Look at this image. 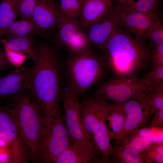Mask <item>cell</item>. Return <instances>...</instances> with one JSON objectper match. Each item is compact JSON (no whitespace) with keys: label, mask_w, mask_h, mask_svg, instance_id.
Segmentation results:
<instances>
[{"label":"cell","mask_w":163,"mask_h":163,"mask_svg":"<svg viewBox=\"0 0 163 163\" xmlns=\"http://www.w3.org/2000/svg\"><path fill=\"white\" fill-rule=\"evenodd\" d=\"M65 65V83L78 99L101 82L107 68L103 54L92 49L68 53Z\"/></svg>","instance_id":"obj_3"},{"label":"cell","mask_w":163,"mask_h":163,"mask_svg":"<svg viewBox=\"0 0 163 163\" xmlns=\"http://www.w3.org/2000/svg\"><path fill=\"white\" fill-rule=\"evenodd\" d=\"M78 0L79 1L83 3L85 0Z\"/></svg>","instance_id":"obj_37"},{"label":"cell","mask_w":163,"mask_h":163,"mask_svg":"<svg viewBox=\"0 0 163 163\" xmlns=\"http://www.w3.org/2000/svg\"><path fill=\"white\" fill-rule=\"evenodd\" d=\"M11 63L0 46V69H7L11 66Z\"/></svg>","instance_id":"obj_34"},{"label":"cell","mask_w":163,"mask_h":163,"mask_svg":"<svg viewBox=\"0 0 163 163\" xmlns=\"http://www.w3.org/2000/svg\"><path fill=\"white\" fill-rule=\"evenodd\" d=\"M152 48L118 26L100 49L113 77H136L152 62Z\"/></svg>","instance_id":"obj_2"},{"label":"cell","mask_w":163,"mask_h":163,"mask_svg":"<svg viewBox=\"0 0 163 163\" xmlns=\"http://www.w3.org/2000/svg\"><path fill=\"white\" fill-rule=\"evenodd\" d=\"M148 39L152 48L163 44V24L160 21L156 23L151 29Z\"/></svg>","instance_id":"obj_30"},{"label":"cell","mask_w":163,"mask_h":163,"mask_svg":"<svg viewBox=\"0 0 163 163\" xmlns=\"http://www.w3.org/2000/svg\"><path fill=\"white\" fill-rule=\"evenodd\" d=\"M111 0V1H119V0Z\"/></svg>","instance_id":"obj_38"},{"label":"cell","mask_w":163,"mask_h":163,"mask_svg":"<svg viewBox=\"0 0 163 163\" xmlns=\"http://www.w3.org/2000/svg\"><path fill=\"white\" fill-rule=\"evenodd\" d=\"M140 78L146 88L163 84V66H154L152 70Z\"/></svg>","instance_id":"obj_28"},{"label":"cell","mask_w":163,"mask_h":163,"mask_svg":"<svg viewBox=\"0 0 163 163\" xmlns=\"http://www.w3.org/2000/svg\"><path fill=\"white\" fill-rule=\"evenodd\" d=\"M136 99L143 109L149 123L153 113L163 109V84L146 88Z\"/></svg>","instance_id":"obj_19"},{"label":"cell","mask_w":163,"mask_h":163,"mask_svg":"<svg viewBox=\"0 0 163 163\" xmlns=\"http://www.w3.org/2000/svg\"><path fill=\"white\" fill-rule=\"evenodd\" d=\"M30 73V69L21 66L0 76V104H6L28 88Z\"/></svg>","instance_id":"obj_13"},{"label":"cell","mask_w":163,"mask_h":163,"mask_svg":"<svg viewBox=\"0 0 163 163\" xmlns=\"http://www.w3.org/2000/svg\"><path fill=\"white\" fill-rule=\"evenodd\" d=\"M12 117L24 143L30 161L38 163L37 147L44 122L41 110L28 88L10 100Z\"/></svg>","instance_id":"obj_4"},{"label":"cell","mask_w":163,"mask_h":163,"mask_svg":"<svg viewBox=\"0 0 163 163\" xmlns=\"http://www.w3.org/2000/svg\"><path fill=\"white\" fill-rule=\"evenodd\" d=\"M112 163H144L142 155L129 148L116 144L112 146L110 154Z\"/></svg>","instance_id":"obj_22"},{"label":"cell","mask_w":163,"mask_h":163,"mask_svg":"<svg viewBox=\"0 0 163 163\" xmlns=\"http://www.w3.org/2000/svg\"><path fill=\"white\" fill-rule=\"evenodd\" d=\"M155 113L152 119L149 121V127H163V109L158 110Z\"/></svg>","instance_id":"obj_33"},{"label":"cell","mask_w":163,"mask_h":163,"mask_svg":"<svg viewBox=\"0 0 163 163\" xmlns=\"http://www.w3.org/2000/svg\"><path fill=\"white\" fill-rule=\"evenodd\" d=\"M71 143L63 117L48 123L44 122L38 141V163H54Z\"/></svg>","instance_id":"obj_5"},{"label":"cell","mask_w":163,"mask_h":163,"mask_svg":"<svg viewBox=\"0 0 163 163\" xmlns=\"http://www.w3.org/2000/svg\"><path fill=\"white\" fill-rule=\"evenodd\" d=\"M123 109L126 118L123 129L115 139L118 144L126 135L137 130L141 127L148 126L145 115L139 103L136 99H132L123 103Z\"/></svg>","instance_id":"obj_15"},{"label":"cell","mask_w":163,"mask_h":163,"mask_svg":"<svg viewBox=\"0 0 163 163\" xmlns=\"http://www.w3.org/2000/svg\"><path fill=\"white\" fill-rule=\"evenodd\" d=\"M136 130L133 131L124 136L117 145L130 148L141 155L149 147L152 142L148 139L139 136Z\"/></svg>","instance_id":"obj_25"},{"label":"cell","mask_w":163,"mask_h":163,"mask_svg":"<svg viewBox=\"0 0 163 163\" xmlns=\"http://www.w3.org/2000/svg\"><path fill=\"white\" fill-rule=\"evenodd\" d=\"M160 2V0H126L120 4L123 11L126 13L152 12L157 14Z\"/></svg>","instance_id":"obj_24"},{"label":"cell","mask_w":163,"mask_h":163,"mask_svg":"<svg viewBox=\"0 0 163 163\" xmlns=\"http://www.w3.org/2000/svg\"><path fill=\"white\" fill-rule=\"evenodd\" d=\"M126 0H119L118 1L119 2V3L122 4L126 2Z\"/></svg>","instance_id":"obj_35"},{"label":"cell","mask_w":163,"mask_h":163,"mask_svg":"<svg viewBox=\"0 0 163 163\" xmlns=\"http://www.w3.org/2000/svg\"><path fill=\"white\" fill-rule=\"evenodd\" d=\"M20 16L16 0H2L0 4V43L9 26Z\"/></svg>","instance_id":"obj_20"},{"label":"cell","mask_w":163,"mask_h":163,"mask_svg":"<svg viewBox=\"0 0 163 163\" xmlns=\"http://www.w3.org/2000/svg\"><path fill=\"white\" fill-rule=\"evenodd\" d=\"M155 47L152 53V62L154 66H163V44Z\"/></svg>","instance_id":"obj_32"},{"label":"cell","mask_w":163,"mask_h":163,"mask_svg":"<svg viewBox=\"0 0 163 163\" xmlns=\"http://www.w3.org/2000/svg\"><path fill=\"white\" fill-rule=\"evenodd\" d=\"M17 9L21 18L32 17L36 0H16Z\"/></svg>","instance_id":"obj_31"},{"label":"cell","mask_w":163,"mask_h":163,"mask_svg":"<svg viewBox=\"0 0 163 163\" xmlns=\"http://www.w3.org/2000/svg\"><path fill=\"white\" fill-rule=\"evenodd\" d=\"M50 1H51L56 3L58 4V3L57 2V0H50Z\"/></svg>","instance_id":"obj_36"},{"label":"cell","mask_w":163,"mask_h":163,"mask_svg":"<svg viewBox=\"0 0 163 163\" xmlns=\"http://www.w3.org/2000/svg\"><path fill=\"white\" fill-rule=\"evenodd\" d=\"M54 163H99L102 161L93 140H82L72 143Z\"/></svg>","instance_id":"obj_12"},{"label":"cell","mask_w":163,"mask_h":163,"mask_svg":"<svg viewBox=\"0 0 163 163\" xmlns=\"http://www.w3.org/2000/svg\"><path fill=\"white\" fill-rule=\"evenodd\" d=\"M61 103L65 113V123L71 141L93 139V136L83 126L78 99L66 83L62 93Z\"/></svg>","instance_id":"obj_8"},{"label":"cell","mask_w":163,"mask_h":163,"mask_svg":"<svg viewBox=\"0 0 163 163\" xmlns=\"http://www.w3.org/2000/svg\"><path fill=\"white\" fill-rule=\"evenodd\" d=\"M123 103H113L110 110L108 120L109 121V126L112 129V131H109L110 139H115L123 129L126 118Z\"/></svg>","instance_id":"obj_23"},{"label":"cell","mask_w":163,"mask_h":163,"mask_svg":"<svg viewBox=\"0 0 163 163\" xmlns=\"http://www.w3.org/2000/svg\"><path fill=\"white\" fill-rule=\"evenodd\" d=\"M34 35L7 38L3 40L6 56L11 64H13L16 55L21 58L26 55L32 60L36 57V46Z\"/></svg>","instance_id":"obj_17"},{"label":"cell","mask_w":163,"mask_h":163,"mask_svg":"<svg viewBox=\"0 0 163 163\" xmlns=\"http://www.w3.org/2000/svg\"><path fill=\"white\" fill-rule=\"evenodd\" d=\"M146 89L138 77H113L102 83L93 94L107 101L122 103L137 98Z\"/></svg>","instance_id":"obj_6"},{"label":"cell","mask_w":163,"mask_h":163,"mask_svg":"<svg viewBox=\"0 0 163 163\" xmlns=\"http://www.w3.org/2000/svg\"><path fill=\"white\" fill-rule=\"evenodd\" d=\"M141 155L145 163H163V142L152 143Z\"/></svg>","instance_id":"obj_27"},{"label":"cell","mask_w":163,"mask_h":163,"mask_svg":"<svg viewBox=\"0 0 163 163\" xmlns=\"http://www.w3.org/2000/svg\"><path fill=\"white\" fill-rule=\"evenodd\" d=\"M163 127H147L136 130L137 135L148 139L152 143L159 142L163 141Z\"/></svg>","instance_id":"obj_29"},{"label":"cell","mask_w":163,"mask_h":163,"mask_svg":"<svg viewBox=\"0 0 163 163\" xmlns=\"http://www.w3.org/2000/svg\"><path fill=\"white\" fill-rule=\"evenodd\" d=\"M61 13L69 17L78 18L80 17L83 3L77 0H59Z\"/></svg>","instance_id":"obj_26"},{"label":"cell","mask_w":163,"mask_h":163,"mask_svg":"<svg viewBox=\"0 0 163 163\" xmlns=\"http://www.w3.org/2000/svg\"><path fill=\"white\" fill-rule=\"evenodd\" d=\"M82 30L78 18L69 17L62 13L53 40L61 49H65L69 52Z\"/></svg>","instance_id":"obj_16"},{"label":"cell","mask_w":163,"mask_h":163,"mask_svg":"<svg viewBox=\"0 0 163 163\" xmlns=\"http://www.w3.org/2000/svg\"><path fill=\"white\" fill-rule=\"evenodd\" d=\"M35 30V24L32 17L21 18L9 26L5 30L3 37L5 36L8 38L34 36Z\"/></svg>","instance_id":"obj_21"},{"label":"cell","mask_w":163,"mask_h":163,"mask_svg":"<svg viewBox=\"0 0 163 163\" xmlns=\"http://www.w3.org/2000/svg\"><path fill=\"white\" fill-rule=\"evenodd\" d=\"M92 96L94 113L99 123L98 130L93 135V140L100 155L102 163H108L112 146L106 122L108 120L113 103H109L93 94Z\"/></svg>","instance_id":"obj_10"},{"label":"cell","mask_w":163,"mask_h":163,"mask_svg":"<svg viewBox=\"0 0 163 163\" xmlns=\"http://www.w3.org/2000/svg\"><path fill=\"white\" fill-rule=\"evenodd\" d=\"M122 9L119 3L113 6L104 16L89 25L85 30L91 47L101 49L112 32L120 25Z\"/></svg>","instance_id":"obj_9"},{"label":"cell","mask_w":163,"mask_h":163,"mask_svg":"<svg viewBox=\"0 0 163 163\" xmlns=\"http://www.w3.org/2000/svg\"><path fill=\"white\" fill-rule=\"evenodd\" d=\"M159 21L158 14L152 12L126 13L122 9L119 26L145 41L151 28Z\"/></svg>","instance_id":"obj_14"},{"label":"cell","mask_w":163,"mask_h":163,"mask_svg":"<svg viewBox=\"0 0 163 163\" xmlns=\"http://www.w3.org/2000/svg\"><path fill=\"white\" fill-rule=\"evenodd\" d=\"M60 48L53 40L36 46L28 88L38 104L46 123L61 117L62 93L65 83Z\"/></svg>","instance_id":"obj_1"},{"label":"cell","mask_w":163,"mask_h":163,"mask_svg":"<svg viewBox=\"0 0 163 163\" xmlns=\"http://www.w3.org/2000/svg\"><path fill=\"white\" fill-rule=\"evenodd\" d=\"M113 6L110 0H85L79 19L82 29L107 14Z\"/></svg>","instance_id":"obj_18"},{"label":"cell","mask_w":163,"mask_h":163,"mask_svg":"<svg viewBox=\"0 0 163 163\" xmlns=\"http://www.w3.org/2000/svg\"><path fill=\"white\" fill-rule=\"evenodd\" d=\"M62 13L59 4L50 0H36L32 15L35 26L34 36L47 37L52 35Z\"/></svg>","instance_id":"obj_11"},{"label":"cell","mask_w":163,"mask_h":163,"mask_svg":"<svg viewBox=\"0 0 163 163\" xmlns=\"http://www.w3.org/2000/svg\"><path fill=\"white\" fill-rule=\"evenodd\" d=\"M0 139L5 143L10 162L23 163L28 160L27 149L13 120L8 103L0 104Z\"/></svg>","instance_id":"obj_7"}]
</instances>
